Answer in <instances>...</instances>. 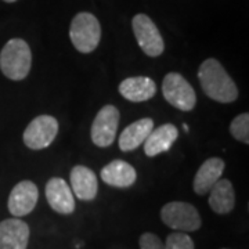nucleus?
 Here are the masks:
<instances>
[{"label": "nucleus", "mask_w": 249, "mask_h": 249, "mask_svg": "<svg viewBox=\"0 0 249 249\" xmlns=\"http://www.w3.org/2000/svg\"><path fill=\"white\" fill-rule=\"evenodd\" d=\"M119 94L132 103L148 101L157 94V85L148 76H132L119 83Z\"/></svg>", "instance_id": "15"}, {"label": "nucleus", "mask_w": 249, "mask_h": 249, "mask_svg": "<svg viewBox=\"0 0 249 249\" xmlns=\"http://www.w3.org/2000/svg\"><path fill=\"white\" fill-rule=\"evenodd\" d=\"M32 65L31 47L22 39H10L0 52V70L6 78L22 80L28 76Z\"/></svg>", "instance_id": "2"}, {"label": "nucleus", "mask_w": 249, "mask_h": 249, "mask_svg": "<svg viewBox=\"0 0 249 249\" xmlns=\"http://www.w3.org/2000/svg\"><path fill=\"white\" fill-rule=\"evenodd\" d=\"M198 79L204 93L222 104H230L238 98V88L216 58L205 60L198 70Z\"/></svg>", "instance_id": "1"}, {"label": "nucleus", "mask_w": 249, "mask_h": 249, "mask_svg": "<svg viewBox=\"0 0 249 249\" xmlns=\"http://www.w3.org/2000/svg\"><path fill=\"white\" fill-rule=\"evenodd\" d=\"M46 198L50 208L60 214H71L75 211V198L71 187L61 178H52L46 184Z\"/></svg>", "instance_id": "10"}, {"label": "nucleus", "mask_w": 249, "mask_h": 249, "mask_svg": "<svg viewBox=\"0 0 249 249\" xmlns=\"http://www.w3.org/2000/svg\"><path fill=\"white\" fill-rule=\"evenodd\" d=\"M209 196V206L217 214H227L235 206V191L231 181L220 178L212 188Z\"/></svg>", "instance_id": "18"}, {"label": "nucleus", "mask_w": 249, "mask_h": 249, "mask_svg": "<svg viewBox=\"0 0 249 249\" xmlns=\"http://www.w3.org/2000/svg\"><path fill=\"white\" fill-rule=\"evenodd\" d=\"M165 249H196L194 241L187 232L176 231L168 235L166 242H163Z\"/></svg>", "instance_id": "20"}, {"label": "nucleus", "mask_w": 249, "mask_h": 249, "mask_svg": "<svg viewBox=\"0 0 249 249\" xmlns=\"http://www.w3.org/2000/svg\"><path fill=\"white\" fill-rule=\"evenodd\" d=\"M100 178L108 186L127 188L136 183L137 172L133 168V165L127 163L126 160H111L101 169Z\"/></svg>", "instance_id": "13"}, {"label": "nucleus", "mask_w": 249, "mask_h": 249, "mask_svg": "<svg viewBox=\"0 0 249 249\" xmlns=\"http://www.w3.org/2000/svg\"><path fill=\"white\" fill-rule=\"evenodd\" d=\"M58 133V121L52 115H40L32 119L22 134L28 148L39 151L45 150L55 140Z\"/></svg>", "instance_id": "6"}, {"label": "nucleus", "mask_w": 249, "mask_h": 249, "mask_svg": "<svg viewBox=\"0 0 249 249\" xmlns=\"http://www.w3.org/2000/svg\"><path fill=\"white\" fill-rule=\"evenodd\" d=\"M31 230L18 217L0 222V249H27Z\"/></svg>", "instance_id": "11"}, {"label": "nucleus", "mask_w": 249, "mask_h": 249, "mask_svg": "<svg viewBox=\"0 0 249 249\" xmlns=\"http://www.w3.org/2000/svg\"><path fill=\"white\" fill-rule=\"evenodd\" d=\"M230 133L231 136L238 140V142H244V144H249V114L244 112L235 116L230 124Z\"/></svg>", "instance_id": "19"}, {"label": "nucleus", "mask_w": 249, "mask_h": 249, "mask_svg": "<svg viewBox=\"0 0 249 249\" xmlns=\"http://www.w3.org/2000/svg\"><path fill=\"white\" fill-rule=\"evenodd\" d=\"M183 129H184V130H186L187 133H188V129H190V127H188V126H187L186 124H183Z\"/></svg>", "instance_id": "22"}, {"label": "nucleus", "mask_w": 249, "mask_h": 249, "mask_svg": "<svg viewBox=\"0 0 249 249\" xmlns=\"http://www.w3.org/2000/svg\"><path fill=\"white\" fill-rule=\"evenodd\" d=\"M136 40L144 54L148 57H160L165 50V42L160 29L154 24L151 18L145 14H137L132 19Z\"/></svg>", "instance_id": "7"}, {"label": "nucleus", "mask_w": 249, "mask_h": 249, "mask_svg": "<svg viewBox=\"0 0 249 249\" xmlns=\"http://www.w3.org/2000/svg\"><path fill=\"white\" fill-rule=\"evenodd\" d=\"M162 94L172 107L184 112L193 111L196 104V90L187 82L186 78L178 72H169L163 78Z\"/></svg>", "instance_id": "5"}, {"label": "nucleus", "mask_w": 249, "mask_h": 249, "mask_svg": "<svg viewBox=\"0 0 249 249\" xmlns=\"http://www.w3.org/2000/svg\"><path fill=\"white\" fill-rule=\"evenodd\" d=\"M72 194L82 201H93L98 193V180L96 173L88 166L76 165L70 175Z\"/></svg>", "instance_id": "12"}, {"label": "nucleus", "mask_w": 249, "mask_h": 249, "mask_svg": "<svg viewBox=\"0 0 249 249\" xmlns=\"http://www.w3.org/2000/svg\"><path fill=\"white\" fill-rule=\"evenodd\" d=\"M3 1H6V3H14V1H17V0H3Z\"/></svg>", "instance_id": "23"}, {"label": "nucleus", "mask_w": 249, "mask_h": 249, "mask_svg": "<svg viewBox=\"0 0 249 249\" xmlns=\"http://www.w3.org/2000/svg\"><path fill=\"white\" fill-rule=\"evenodd\" d=\"M119 119L121 112L115 106H104L98 111L90 129L91 142H94V145L107 148L115 142Z\"/></svg>", "instance_id": "8"}, {"label": "nucleus", "mask_w": 249, "mask_h": 249, "mask_svg": "<svg viewBox=\"0 0 249 249\" xmlns=\"http://www.w3.org/2000/svg\"><path fill=\"white\" fill-rule=\"evenodd\" d=\"M178 130L173 124H163L157 129H152L144 142V152L147 157H157L160 154L169 151L178 140Z\"/></svg>", "instance_id": "14"}, {"label": "nucleus", "mask_w": 249, "mask_h": 249, "mask_svg": "<svg viewBox=\"0 0 249 249\" xmlns=\"http://www.w3.org/2000/svg\"><path fill=\"white\" fill-rule=\"evenodd\" d=\"M70 37L73 47L83 54H89L97 49L101 39V27L91 13H78L71 22Z\"/></svg>", "instance_id": "3"}, {"label": "nucleus", "mask_w": 249, "mask_h": 249, "mask_svg": "<svg viewBox=\"0 0 249 249\" xmlns=\"http://www.w3.org/2000/svg\"><path fill=\"white\" fill-rule=\"evenodd\" d=\"M160 219L172 230L181 232L196 231L202 226L198 209L194 205L183 201L163 205L160 209Z\"/></svg>", "instance_id": "4"}, {"label": "nucleus", "mask_w": 249, "mask_h": 249, "mask_svg": "<svg viewBox=\"0 0 249 249\" xmlns=\"http://www.w3.org/2000/svg\"><path fill=\"white\" fill-rule=\"evenodd\" d=\"M224 172V160L222 158H209L206 160L196 170V178H194V191L198 196H205L211 191V188L222 178Z\"/></svg>", "instance_id": "16"}, {"label": "nucleus", "mask_w": 249, "mask_h": 249, "mask_svg": "<svg viewBox=\"0 0 249 249\" xmlns=\"http://www.w3.org/2000/svg\"><path fill=\"white\" fill-rule=\"evenodd\" d=\"M152 129H154V121L151 118H142L126 126L119 136V142H118L121 151L130 152L139 148L145 142L148 134L151 133Z\"/></svg>", "instance_id": "17"}, {"label": "nucleus", "mask_w": 249, "mask_h": 249, "mask_svg": "<svg viewBox=\"0 0 249 249\" xmlns=\"http://www.w3.org/2000/svg\"><path fill=\"white\" fill-rule=\"evenodd\" d=\"M39 199V190L34 181L22 180L13 187L9 196L7 206L14 217H24L35 209Z\"/></svg>", "instance_id": "9"}, {"label": "nucleus", "mask_w": 249, "mask_h": 249, "mask_svg": "<svg viewBox=\"0 0 249 249\" xmlns=\"http://www.w3.org/2000/svg\"><path fill=\"white\" fill-rule=\"evenodd\" d=\"M140 249H165V245L158 235L152 232H142L139 240Z\"/></svg>", "instance_id": "21"}]
</instances>
